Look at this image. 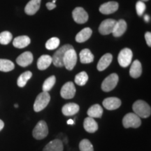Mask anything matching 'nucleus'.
<instances>
[{"instance_id": "cd10ccee", "label": "nucleus", "mask_w": 151, "mask_h": 151, "mask_svg": "<svg viewBox=\"0 0 151 151\" xmlns=\"http://www.w3.org/2000/svg\"><path fill=\"white\" fill-rule=\"evenodd\" d=\"M32 73L29 71L22 73L18 78L17 84H18V86L20 87V88H23V87L25 86V85L27 84V81L32 78Z\"/></svg>"}, {"instance_id": "f8f14e48", "label": "nucleus", "mask_w": 151, "mask_h": 151, "mask_svg": "<svg viewBox=\"0 0 151 151\" xmlns=\"http://www.w3.org/2000/svg\"><path fill=\"white\" fill-rule=\"evenodd\" d=\"M103 106L107 110H116L121 106V100L117 97H108L103 101Z\"/></svg>"}, {"instance_id": "9b49d317", "label": "nucleus", "mask_w": 151, "mask_h": 151, "mask_svg": "<svg viewBox=\"0 0 151 151\" xmlns=\"http://www.w3.org/2000/svg\"><path fill=\"white\" fill-rule=\"evenodd\" d=\"M116 22V21L113 19H106L104 20L99 25V33L102 35H108L109 34H112Z\"/></svg>"}, {"instance_id": "7c9ffc66", "label": "nucleus", "mask_w": 151, "mask_h": 151, "mask_svg": "<svg viewBox=\"0 0 151 151\" xmlns=\"http://www.w3.org/2000/svg\"><path fill=\"white\" fill-rule=\"evenodd\" d=\"M60 43V39L57 37H52L47 41L46 43V48L49 50H55L58 48Z\"/></svg>"}, {"instance_id": "0eeeda50", "label": "nucleus", "mask_w": 151, "mask_h": 151, "mask_svg": "<svg viewBox=\"0 0 151 151\" xmlns=\"http://www.w3.org/2000/svg\"><path fill=\"white\" fill-rule=\"evenodd\" d=\"M118 76L117 73H111L103 81L101 84V90L104 92H110L116 88L118 83Z\"/></svg>"}, {"instance_id": "72a5a7b5", "label": "nucleus", "mask_w": 151, "mask_h": 151, "mask_svg": "<svg viewBox=\"0 0 151 151\" xmlns=\"http://www.w3.org/2000/svg\"><path fill=\"white\" fill-rule=\"evenodd\" d=\"M136 10H137V14L139 16H141L146 10V4L141 0L137 1V4H136Z\"/></svg>"}, {"instance_id": "dca6fc26", "label": "nucleus", "mask_w": 151, "mask_h": 151, "mask_svg": "<svg viewBox=\"0 0 151 151\" xmlns=\"http://www.w3.org/2000/svg\"><path fill=\"white\" fill-rule=\"evenodd\" d=\"M41 1V0H31V1H29L24 8V11H25L26 14L29 16L35 15L40 8Z\"/></svg>"}, {"instance_id": "f03ea898", "label": "nucleus", "mask_w": 151, "mask_h": 151, "mask_svg": "<svg viewBox=\"0 0 151 151\" xmlns=\"http://www.w3.org/2000/svg\"><path fill=\"white\" fill-rule=\"evenodd\" d=\"M50 96L48 92H42L36 98L34 104V110L35 112H40L48 106L50 102Z\"/></svg>"}, {"instance_id": "f3484780", "label": "nucleus", "mask_w": 151, "mask_h": 151, "mask_svg": "<svg viewBox=\"0 0 151 151\" xmlns=\"http://www.w3.org/2000/svg\"><path fill=\"white\" fill-rule=\"evenodd\" d=\"M63 142L60 139H56L55 140L50 141L44 147L43 151H63Z\"/></svg>"}, {"instance_id": "c85d7f7f", "label": "nucleus", "mask_w": 151, "mask_h": 151, "mask_svg": "<svg viewBox=\"0 0 151 151\" xmlns=\"http://www.w3.org/2000/svg\"><path fill=\"white\" fill-rule=\"evenodd\" d=\"M75 83L78 86H83L87 83L88 81V75L86 71H81L75 76Z\"/></svg>"}, {"instance_id": "412c9836", "label": "nucleus", "mask_w": 151, "mask_h": 151, "mask_svg": "<svg viewBox=\"0 0 151 151\" xmlns=\"http://www.w3.org/2000/svg\"><path fill=\"white\" fill-rule=\"evenodd\" d=\"M52 63V57L48 55H43L37 61V67L39 70H45L50 67Z\"/></svg>"}, {"instance_id": "20e7f679", "label": "nucleus", "mask_w": 151, "mask_h": 151, "mask_svg": "<svg viewBox=\"0 0 151 151\" xmlns=\"http://www.w3.org/2000/svg\"><path fill=\"white\" fill-rule=\"evenodd\" d=\"M122 124L124 128H138L141 126V120L134 113H129L126 114L122 119Z\"/></svg>"}, {"instance_id": "ddd939ff", "label": "nucleus", "mask_w": 151, "mask_h": 151, "mask_svg": "<svg viewBox=\"0 0 151 151\" xmlns=\"http://www.w3.org/2000/svg\"><path fill=\"white\" fill-rule=\"evenodd\" d=\"M33 62V55L31 52L26 51L18 56L16 59V62L20 67H26L31 65Z\"/></svg>"}, {"instance_id": "4c0bfd02", "label": "nucleus", "mask_w": 151, "mask_h": 151, "mask_svg": "<svg viewBox=\"0 0 151 151\" xmlns=\"http://www.w3.org/2000/svg\"><path fill=\"white\" fill-rule=\"evenodd\" d=\"M144 19H145V20H146V22H147L150 20V18H149V16H147V15H146V16H144Z\"/></svg>"}, {"instance_id": "6e6552de", "label": "nucleus", "mask_w": 151, "mask_h": 151, "mask_svg": "<svg viewBox=\"0 0 151 151\" xmlns=\"http://www.w3.org/2000/svg\"><path fill=\"white\" fill-rule=\"evenodd\" d=\"M133 53L132 50L129 48H125L119 52L118 57V61L119 65L122 67H127L132 62Z\"/></svg>"}, {"instance_id": "a878e982", "label": "nucleus", "mask_w": 151, "mask_h": 151, "mask_svg": "<svg viewBox=\"0 0 151 151\" xmlns=\"http://www.w3.org/2000/svg\"><path fill=\"white\" fill-rule=\"evenodd\" d=\"M81 63L83 64H89L93 62L94 55L89 49L85 48L80 52L79 54Z\"/></svg>"}, {"instance_id": "473e14b6", "label": "nucleus", "mask_w": 151, "mask_h": 151, "mask_svg": "<svg viewBox=\"0 0 151 151\" xmlns=\"http://www.w3.org/2000/svg\"><path fill=\"white\" fill-rule=\"evenodd\" d=\"M13 36L8 31L2 32L0 33V43L2 45H7L12 40Z\"/></svg>"}, {"instance_id": "aec40b11", "label": "nucleus", "mask_w": 151, "mask_h": 151, "mask_svg": "<svg viewBox=\"0 0 151 151\" xmlns=\"http://www.w3.org/2000/svg\"><path fill=\"white\" fill-rule=\"evenodd\" d=\"M83 127L86 132L89 133H94L98 130V124L91 117H88L84 120Z\"/></svg>"}, {"instance_id": "c756f323", "label": "nucleus", "mask_w": 151, "mask_h": 151, "mask_svg": "<svg viewBox=\"0 0 151 151\" xmlns=\"http://www.w3.org/2000/svg\"><path fill=\"white\" fill-rule=\"evenodd\" d=\"M56 78L55 76H51L48 77L46 81L43 83L42 89L43 92H48L50 91L52 89V87L54 86L55 83Z\"/></svg>"}, {"instance_id": "a19ab883", "label": "nucleus", "mask_w": 151, "mask_h": 151, "mask_svg": "<svg viewBox=\"0 0 151 151\" xmlns=\"http://www.w3.org/2000/svg\"><path fill=\"white\" fill-rule=\"evenodd\" d=\"M141 1H148V0H141Z\"/></svg>"}, {"instance_id": "2f4dec72", "label": "nucleus", "mask_w": 151, "mask_h": 151, "mask_svg": "<svg viewBox=\"0 0 151 151\" xmlns=\"http://www.w3.org/2000/svg\"><path fill=\"white\" fill-rule=\"evenodd\" d=\"M79 149L81 151H94L92 143L88 139H83L79 143Z\"/></svg>"}, {"instance_id": "4be33fe9", "label": "nucleus", "mask_w": 151, "mask_h": 151, "mask_svg": "<svg viewBox=\"0 0 151 151\" xmlns=\"http://www.w3.org/2000/svg\"><path fill=\"white\" fill-rule=\"evenodd\" d=\"M142 73V66L139 60H135L132 62L129 69V75L132 78H137L141 76Z\"/></svg>"}, {"instance_id": "bb28decb", "label": "nucleus", "mask_w": 151, "mask_h": 151, "mask_svg": "<svg viewBox=\"0 0 151 151\" xmlns=\"http://www.w3.org/2000/svg\"><path fill=\"white\" fill-rule=\"evenodd\" d=\"M14 64L11 60L6 59H0V71L3 72H9L14 70Z\"/></svg>"}, {"instance_id": "f704fd0d", "label": "nucleus", "mask_w": 151, "mask_h": 151, "mask_svg": "<svg viewBox=\"0 0 151 151\" xmlns=\"http://www.w3.org/2000/svg\"><path fill=\"white\" fill-rule=\"evenodd\" d=\"M145 39H146L147 45H148L149 47H150L151 46V34L150 32H147L145 34Z\"/></svg>"}, {"instance_id": "9d476101", "label": "nucleus", "mask_w": 151, "mask_h": 151, "mask_svg": "<svg viewBox=\"0 0 151 151\" xmlns=\"http://www.w3.org/2000/svg\"><path fill=\"white\" fill-rule=\"evenodd\" d=\"M72 17L76 22L78 24H84L88 21V14L82 7H76L73 9Z\"/></svg>"}, {"instance_id": "e433bc0d", "label": "nucleus", "mask_w": 151, "mask_h": 151, "mask_svg": "<svg viewBox=\"0 0 151 151\" xmlns=\"http://www.w3.org/2000/svg\"><path fill=\"white\" fill-rule=\"evenodd\" d=\"M4 127V122L2 121V120H0V131H1V130H2Z\"/></svg>"}, {"instance_id": "f257e3e1", "label": "nucleus", "mask_w": 151, "mask_h": 151, "mask_svg": "<svg viewBox=\"0 0 151 151\" xmlns=\"http://www.w3.org/2000/svg\"><path fill=\"white\" fill-rule=\"evenodd\" d=\"M134 112L136 115H137L139 118H147L150 116L151 109L150 106L143 100H137L134 103L132 106Z\"/></svg>"}, {"instance_id": "7ed1b4c3", "label": "nucleus", "mask_w": 151, "mask_h": 151, "mask_svg": "<svg viewBox=\"0 0 151 151\" xmlns=\"http://www.w3.org/2000/svg\"><path fill=\"white\" fill-rule=\"evenodd\" d=\"M71 48H73L71 45L66 44L62 46L61 48L58 49L57 51L55 52L53 56L52 57V62L53 65L57 67H64L63 64V58L65 56V52Z\"/></svg>"}, {"instance_id": "393cba45", "label": "nucleus", "mask_w": 151, "mask_h": 151, "mask_svg": "<svg viewBox=\"0 0 151 151\" xmlns=\"http://www.w3.org/2000/svg\"><path fill=\"white\" fill-rule=\"evenodd\" d=\"M87 113L88 117H91L92 118H99L102 116L103 109L99 104H94L90 107Z\"/></svg>"}, {"instance_id": "6ab92c4d", "label": "nucleus", "mask_w": 151, "mask_h": 151, "mask_svg": "<svg viewBox=\"0 0 151 151\" xmlns=\"http://www.w3.org/2000/svg\"><path fill=\"white\" fill-rule=\"evenodd\" d=\"M113 60L112 55L110 53H106L101 57V59L99 60V62L97 64V69L98 71H102L105 70L109 65H111V62Z\"/></svg>"}, {"instance_id": "a211bd4d", "label": "nucleus", "mask_w": 151, "mask_h": 151, "mask_svg": "<svg viewBox=\"0 0 151 151\" xmlns=\"http://www.w3.org/2000/svg\"><path fill=\"white\" fill-rule=\"evenodd\" d=\"M80 107L77 104L68 103L62 107V112L66 116H71L76 114L79 111Z\"/></svg>"}, {"instance_id": "58836bf2", "label": "nucleus", "mask_w": 151, "mask_h": 151, "mask_svg": "<svg viewBox=\"0 0 151 151\" xmlns=\"http://www.w3.org/2000/svg\"><path fill=\"white\" fill-rule=\"evenodd\" d=\"M73 123H74V122H73V120H69L67 121L68 124H73Z\"/></svg>"}, {"instance_id": "5701e85b", "label": "nucleus", "mask_w": 151, "mask_h": 151, "mask_svg": "<svg viewBox=\"0 0 151 151\" xmlns=\"http://www.w3.org/2000/svg\"><path fill=\"white\" fill-rule=\"evenodd\" d=\"M92 34V29L90 27H86L77 34L75 39L78 43H83L90 39Z\"/></svg>"}, {"instance_id": "ea45409f", "label": "nucleus", "mask_w": 151, "mask_h": 151, "mask_svg": "<svg viewBox=\"0 0 151 151\" xmlns=\"http://www.w3.org/2000/svg\"><path fill=\"white\" fill-rule=\"evenodd\" d=\"M15 107H16V108H18V104H15Z\"/></svg>"}, {"instance_id": "423d86ee", "label": "nucleus", "mask_w": 151, "mask_h": 151, "mask_svg": "<svg viewBox=\"0 0 151 151\" xmlns=\"http://www.w3.org/2000/svg\"><path fill=\"white\" fill-rule=\"evenodd\" d=\"M48 134V128L46 122L44 120H41L37 124L35 127L34 128L32 135L35 139L37 140L46 138Z\"/></svg>"}, {"instance_id": "2eb2a0df", "label": "nucleus", "mask_w": 151, "mask_h": 151, "mask_svg": "<svg viewBox=\"0 0 151 151\" xmlns=\"http://www.w3.org/2000/svg\"><path fill=\"white\" fill-rule=\"evenodd\" d=\"M127 24L126 23V22L124 20H118L116 21V24H115L114 27H113L112 34L113 37H120L125 32V31L127 30Z\"/></svg>"}, {"instance_id": "4468645a", "label": "nucleus", "mask_w": 151, "mask_h": 151, "mask_svg": "<svg viewBox=\"0 0 151 151\" xmlns=\"http://www.w3.org/2000/svg\"><path fill=\"white\" fill-rule=\"evenodd\" d=\"M118 3L116 1H109L101 5L99 7V11L103 14H111L118 10Z\"/></svg>"}, {"instance_id": "b1692460", "label": "nucleus", "mask_w": 151, "mask_h": 151, "mask_svg": "<svg viewBox=\"0 0 151 151\" xmlns=\"http://www.w3.org/2000/svg\"><path fill=\"white\" fill-rule=\"evenodd\" d=\"M30 41V39L27 36H20L15 38L13 45L17 48H23L29 44Z\"/></svg>"}, {"instance_id": "c9c22d12", "label": "nucleus", "mask_w": 151, "mask_h": 151, "mask_svg": "<svg viewBox=\"0 0 151 151\" xmlns=\"http://www.w3.org/2000/svg\"><path fill=\"white\" fill-rule=\"evenodd\" d=\"M46 7L48 10H52L56 7V4H55L52 3V2H48L46 4Z\"/></svg>"}, {"instance_id": "39448f33", "label": "nucleus", "mask_w": 151, "mask_h": 151, "mask_svg": "<svg viewBox=\"0 0 151 151\" xmlns=\"http://www.w3.org/2000/svg\"><path fill=\"white\" fill-rule=\"evenodd\" d=\"M77 62V54L76 50L73 48H71L65 52V56L63 58L64 66L66 67L67 70H72L76 65Z\"/></svg>"}, {"instance_id": "1a4fd4ad", "label": "nucleus", "mask_w": 151, "mask_h": 151, "mask_svg": "<svg viewBox=\"0 0 151 151\" xmlns=\"http://www.w3.org/2000/svg\"><path fill=\"white\" fill-rule=\"evenodd\" d=\"M76 92L75 86L72 82H67L62 87L60 90L61 97L65 99H70L74 97Z\"/></svg>"}]
</instances>
